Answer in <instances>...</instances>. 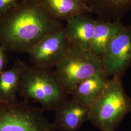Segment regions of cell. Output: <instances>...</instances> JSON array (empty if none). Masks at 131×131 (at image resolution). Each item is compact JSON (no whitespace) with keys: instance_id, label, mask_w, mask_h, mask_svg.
I'll use <instances>...</instances> for the list:
<instances>
[{"instance_id":"cell-1","label":"cell","mask_w":131,"mask_h":131,"mask_svg":"<svg viewBox=\"0 0 131 131\" xmlns=\"http://www.w3.org/2000/svg\"><path fill=\"white\" fill-rule=\"evenodd\" d=\"M63 28L39 0H20L0 16V45L6 52H27L42 38Z\"/></svg>"},{"instance_id":"cell-2","label":"cell","mask_w":131,"mask_h":131,"mask_svg":"<svg viewBox=\"0 0 131 131\" xmlns=\"http://www.w3.org/2000/svg\"><path fill=\"white\" fill-rule=\"evenodd\" d=\"M18 94L24 101L36 102L47 110H55L68 96L54 71L35 65L24 70Z\"/></svg>"},{"instance_id":"cell-3","label":"cell","mask_w":131,"mask_h":131,"mask_svg":"<svg viewBox=\"0 0 131 131\" xmlns=\"http://www.w3.org/2000/svg\"><path fill=\"white\" fill-rule=\"evenodd\" d=\"M122 77L115 75L90 108L89 121L101 131H115L131 111V98L125 92Z\"/></svg>"},{"instance_id":"cell-4","label":"cell","mask_w":131,"mask_h":131,"mask_svg":"<svg viewBox=\"0 0 131 131\" xmlns=\"http://www.w3.org/2000/svg\"><path fill=\"white\" fill-rule=\"evenodd\" d=\"M55 67V74L68 95L84 80L105 73L101 57L73 44L68 54Z\"/></svg>"},{"instance_id":"cell-5","label":"cell","mask_w":131,"mask_h":131,"mask_svg":"<svg viewBox=\"0 0 131 131\" xmlns=\"http://www.w3.org/2000/svg\"><path fill=\"white\" fill-rule=\"evenodd\" d=\"M0 131H55L39 108L26 101L0 103Z\"/></svg>"},{"instance_id":"cell-6","label":"cell","mask_w":131,"mask_h":131,"mask_svg":"<svg viewBox=\"0 0 131 131\" xmlns=\"http://www.w3.org/2000/svg\"><path fill=\"white\" fill-rule=\"evenodd\" d=\"M108 77H122L131 66V25L124 26L111 39L101 57Z\"/></svg>"},{"instance_id":"cell-7","label":"cell","mask_w":131,"mask_h":131,"mask_svg":"<svg viewBox=\"0 0 131 131\" xmlns=\"http://www.w3.org/2000/svg\"><path fill=\"white\" fill-rule=\"evenodd\" d=\"M71 47L63 28L42 38L27 53L33 65L52 69L68 54Z\"/></svg>"},{"instance_id":"cell-8","label":"cell","mask_w":131,"mask_h":131,"mask_svg":"<svg viewBox=\"0 0 131 131\" xmlns=\"http://www.w3.org/2000/svg\"><path fill=\"white\" fill-rule=\"evenodd\" d=\"M89 113L90 108L67 98L55 109L52 124L55 131H78L83 124L89 121Z\"/></svg>"},{"instance_id":"cell-9","label":"cell","mask_w":131,"mask_h":131,"mask_svg":"<svg viewBox=\"0 0 131 131\" xmlns=\"http://www.w3.org/2000/svg\"><path fill=\"white\" fill-rule=\"evenodd\" d=\"M66 21L64 31L68 40L71 44L89 50L93 37L96 19L86 14H80Z\"/></svg>"},{"instance_id":"cell-10","label":"cell","mask_w":131,"mask_h":131,"mask_svg":"<svg viewBox=\"0 0 131 131\" xmlns=\"http://www.w3.org/2000/svg\"><path fill=\"white\" fill-rule=\"evenodd\" d=\"M109 78L105 73L93 75L77 85L71 93L76 102L90 108L103 93Z\"/></svg>"},{"instance_id":"cell-11","label":"cell","mask_w":131,"mask_h":131,"mask_svg":"<svg viewBox=\"0 0 131 131\" xmlns=\"http://www.w3.org/2000/svg\"><path fill=\"white\" fill-rule=\"evenodd\" d=\"M26 66L17 58L10 69L0 73V103H12L17 101L21 75Z\"/></svg>"},{"instance_id":"cell-12","label":"cell","mask_w":131,"mask_h":131,"mask_svg":"<svg viewBox=\"0 0 131 131\" xmlns=\"http://www.w3.org/2000/svg\"><path fill=\"white\" fill-rule=\"evenodd\" d=\"M43 8L54 19L60 21L80 14L93 13L82 0H39Z\"/></svg>"},{"instance_id":"cell-13","label":"cell","mask_w":131,"mask_h":131,"mask_svg":"<svg viewBox=\"0 0 131 131\" xmlns=\"http://www.w3.org/2000/svg\"><path fill=\"white\" fill-rule=\"evenodd\" d=\"M123 26L121 20L111 21L101 19H96L90 51L94 55L101 57L109 42Z\"/></svg>"},{"instance_id":"cell-14","label":"cell","mask_w":131,"mask_h":131,"mask_svg":"<svg viewBox=\"0 0 131 131\" xmlns=\"http://www.w3.org/2000/svg\"><path fill=\"white\" fill-rule=\"evenodd\" d=\"M20 0H0V16L13 8Z\"/></svg>"},{"instance_id":"cell-15","label":"cell","mask_w":131,"mask_h":131,"mask_svg":"<svg viewBox=\"0 0 131 131\" xmlns=\"http://www.w3.org/2000/svg\"><path fill=\"white\" fill-rule=\"evenodd\" d=\"M5 49L0 45V73L5 70L8 63V58Z\"/></svg>"}]
</instances>
